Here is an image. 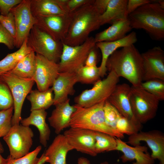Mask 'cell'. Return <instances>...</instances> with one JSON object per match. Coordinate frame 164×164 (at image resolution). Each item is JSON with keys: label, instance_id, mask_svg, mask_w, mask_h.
Returning a JSON list of instances; mask_svg holds the SVG:
<instances>
[{"label": "cell", "instance_id": "6da1fadb", "mask_svg": "<svg viewBox=\"0 0 164 164\" xmlns=\"http://www.w3.org/2000/svg\"><path fill=\"white\" fill-rule=\"evenodd\" d=\"M107 71H114L128 80L132 86H141L143 72L141 54L134 44L114 51L106 63Z\"/></svg>", "mask_w": 164, "mask_h": 164}, {"label": "cell", "instance_id": "7a4b0ae2", "mask_svg": "<svg viewBox=\"0 0 164 164\" xmlns=\"http://www.w3.org/2000/svg\"><path fill=\"white\" fill-rule=\"evenodd\" d=\"M94 2L73 12L71 22L63 43L71 46L80 45L89 37L91 32L99 28L101 15L94 5Z\"/></svg>", "mask_w": 164, "mask_h": 164}, {"label": "cell", "instance_id": "3957f363", "mask_svg": "<svg viewBox=\"0 0 164 164\" xmlns=\"http://www.w3.org/2000/svg\"><path fill=\"white\" fill-rule=\"evenodd\" d=\"M132 29L144 30L153 39H164V9L156 2L142 5L129 14Z\"/></svg>", "mask_w": 164, "mask_h": 164}, {"label": "cell", "instance_id": "277c9868", "mask_svg": "<svg viewBox=\"0 0 164 164\" xmlns=\"http://www.w3.org/2000/svg\"><path fill=\"white\" fill-rule=\"evenodd\" d=\"M105 101L92 106L84 107L75 104L70 127L105 133L121 139L124 135L112 129L105 122L104 106Z\"/></svg>", "mask_w": 164, "mask_h": 164}, {"label": "cell", "instance_id": "5b68a950", "mask_svg": "<svg viewBox=\"0 0 164 164\" xmlns=\"http://www.w3.org/2000/svg\"><path fill=\"white\" fill-rule=\"evenodd\" d=\"M119 77L113 71L109 72L106 78L99 80L90 89L83 91L74 98V102L80 106L87 107L107 100L119 81Z\"/></svg>", "mask_w": 164, "mask_h": 164}, {"label": "cell", "instance_id": "8992f818", "mask_svg": "<svg viewBox=\"0 0 164 164\" xmlns=\"http://www.w3.org/2000/svg\"><path fill=\"white\" fill-rule=\"evenodd\" d=\"M28 46L36 53L58 63L62 53L63 43L54 40L36 25L31 29L27 39Z\"/></svg>", "mask_w": 164, "mask_h": 164}, {"label": "cell", "instance_id": "52a82bcc", "mask_svg": "<svg viewBox=\"0 0 164 164\" xmlns=\"http://www.w3.org/2000/svg\"><path fill=\"white\" fill-rule=\"evenodd\" d=\"M94 38L89 37L82 44L71 46L63 43L62 53L58 63L60 72L75 73L85 62L90 51L96 46Z\"/></svg>", "mask_w": 164, "mask_h": 164}, {"label": "cell", "instance_id": "ba28073f", "mask_svg": "<svg viewBox=\"0 0 164 164\" xmlns=\"http://www.w3.org/2000/svg\"><path fill=\"white\" fill-rule=\"evenodd\" d=\"M131 87L132 110L135 118L142 124L155 117L160 101L141 86Z\"/></svg>", "mask_w": 164, "mask_h": 164}, {"label": "cell", "instance_id": "9c48e42d", "mask_svg": "<svg viewBox=\"0 0 164 164\" xmlns=\"http://www.w3.org/2000/svg\"><path fill=\"white\" fill-rule=\"evenodd\" d=\"M0 76L9 87L13 100L12 125H19L22 119L21 114L24 101L32 91L35 82L32 79L21 78L8 72Z\"/></svg>", "mask_w": 164, "mask_h": 164}, {"label": "cell", "instance_id": "30bf717a", "mask_svg": "<svg viewBox=\"0 0 164 164\" xmlns=\"http://www.w3.org/2000/svg\"><path fill=\"white\" fill-rule=\"evenodd\" d=\"M33 136V132L29 126L21 124L12 126L3 137L9 147L10 156L15 159L28 154L32 145Z\"/></svg>", "mask_w": 164, "mask_h": 164}, {"label": "cell", "instance_id": "8fae6325", "mask_svg": "<svg viewBox=\"0 0 164 164\" xmlns=\"http://www.w3.org/2000/svg\"><path fill=\"white\" fill-rule=\"evenodd\" d=\"M30 4V0H22L10 11L14 15L15 20L16 32L15 46L19 49L27 39L36 23L35 18L31 11Z\"/></svg>", "mask_w": 164, "mask_h": 164}, {"label": "cell", "instance_id": "7c38bea8", "mask_svg": "<svg viewBox=\"0 0 164 164\" xmlns=\"http://www.w3.org/2000/svg\"><path fill=\"white\" fill-rule=\"evenodd\" d=\"M73 12L49 16L35 17L36 25L54 40L62 43L68 32L73 17Z\"/></svg>", "mask_w": 164, "mask_h": 164}, {"label": "cell", "instance_id": "4fadbf2b", "mask_svg": "<svg viewBox=\"0 0 164 164\" xmlns=\"http://www.w3.org/2000/svg\"><path fill=\"white\" fill-rule=\"evenodd\" d=\"M59 73L58 63L36 53L35 70L32 79L36 82L38 90L43 91L50 88Z\"/></svg>", "mask_w": 164, "mask_h": 164}, {"label": "cell", "instance_id": "5bb4252c", "mask_svg": "<svg viewBox=\"0 0 164 164\" xmlns=\"http://www.w3.org/2000/svg\"><path fill=\"white\" fill-rule=\"evenodd\" d=\"M145 142L152 151L151 155L154 160L159 161V164H164V135L160 131L153 130L139 131L129 136L127 143L133 146Z\"/></svg>", "mask_w": 164, "mask_h": 164}, {"label": "cell", "instance_id": "9a60e30c", "mask_svg": "<svg viewBox=\"0 0 164 164\" xmlns=\"http://www.w3.org/2000/svg\"><path fill=\"white\" fill-rule=\"evenodd\" d=\"M143 69L142 81L154 78L164 80V51L155 46L141 54Z\"/></svg>", "mask_w": 164, "mask_h": 164}, {"label": "cell", "instance_id": "2e32d148", "mask_svg": "<svg viewBox=\"0 0 164 164\" xmlns=\"http://www.w3.org/2000/svg\"><path fill=\"white\" fill-rule=\"evenodd\" d=\"M131 87L126 83L117 84L107 100L123 117L140 130L141 124L133 114L130 103Z\"/></svg>", "mask_w": 164, "mask_h": 164}, {"label": "cell", "instance_id": "e0dca14e", "mask_svg": "<svg viewBox=\"0 0 164 164\" xmlns=\"http://www.w3.org/2000/svg\"><path fill=\"white\" fill-rule=\"evenodd\" d=\"M63 135L73 149L93 156L97 155L95 152L94 131L70 127Z\"/></svg>", "mask_w": 164, "mask_h": 164}, {"label": "cell", "instance_id": "ac0fdd59", "mask_svg": "<svg viewBox=\"0 0 164 164\" xmlns=\"http://www.w3.org/2000/svg\"><path fill=\"white\" fill-rule=\"evenodd\" d=\"M116 150L121 151L123 155L120 159L122 162L135 160L128 164H154L155 160L148 152L147 147L141 144L134 146L128 145L119 138H116Z\"/></svg>", "mask_w": 164, "mask_h": 164}, {"label": "cell", "instance_id": "d6986e66", "mask_svg": "<svg viewBox=\"0 0 164 164\" xmlns=\"http://www.w3.org/2000/svg\"><path fill=\"white\" fill-rule=\"evenodd\" d=\"M77 82L75 73H60L52 87L54 93L53 105L66 101L69 98V95L73 94L74 87Z\"/></svg>", "mask_w": 164, "mask_h": 164}, {"label": "cell", "instance_id": "ffe728a7", "mask_svg": "<svg viewBox=\"0 0 164 164\" xmlns=\"http://www.w3.org/2000/svg\"><path fill=\"white\" fill-rule=\"evenodd\" d=\"M137 40L136 33L133 31L123 38L117 40L96 43V46L100 50L102 55L101 63L99 66L101 77H104L106 74V63L110 55L118 48L134 44Z\"/></svg>", "mask_w": 164, "mask_h": 164}, {"label": "cell", "instance_id": "44dd1931", "mask_svg": "<svg viewBox=\"0 0 164 164\" xmlns=\"http://www.w3.org/2000/svg\"><path fill=\"white\" fill-rule=\"evenodd\" d=\"M70 99L57 104L48 118L50 125L57 135L64 129L70 127L71 116L75 110L74 106L70 105Z\"/></svg>", "mask_w": 164, "mask_h": 164}, {"label": "cell", "instance_id": "7402d4cb", "mask_svg": "<svg viewBox=\"0 0 164 164\" xmlns=\"http://www.w3.org/2000/svg\"><path fill=\"white\" fill-rule=\"evenodd\" d=\"M66 1L67 0H30L31 11L34 17L39 16L61 15L70 13L66 7Z\"/></svg>", "mask_w": 164, "mask_h": 164}, {"label": "cell", "instance_id": "603a6c76", "mask_svg": "<svg viewBox=\"0 0 164 164\" xmlns=\"http://www.w3.org/2000/svg\"><path fill=\"white\" fill-rule=\"evenodd\" d=\"M73 148L69 144L63 134H59L44 153L50 164H67V155Z\"/></svg>", "mask_w": 164, "mask_h": 164}, {"label": "cell", "instance_id": "cb8c5ba5", "mask_svg": "<svg viewBox=\"0 0 164 164\" xmlns=\"http://www.w3.org/2000/svg\"><path fill=\"white\" fill-rule=\"evenodd\" d=\"M29 116L22 119L20 121L22 125L36 126L39 132L40 143L44 147L47 146V141L50 136L51 131L48 125L46 122L47 112L44 109L35 110L31 111Z\"/></svg>", "mask_w": 164, "mask_h": 164}, {"label": "cell", "instance_id": "d4e9b609", "mask_svg": "<svg viewBox=\"0 0 164 164\" xmlns=\"http://www.w3.org/2000/svg\"><path fill=\"white\" fill-rule=\"evenodd\" d=\"M128 18L116 21L107 29L97 33L94 37L96 43L111 42L121 39L132 29Z\"/></svg>", "mask_w": 164, "mask_h": 164}, {"label": "cell", "instance_id": "484cf974", "mask_svg": "<svg viewBox=\"0 0 164 164\" xmlns=\"http://www.w3.org/2000/svg\"><path fill=\"white\" fill-rule=\"evenodd\" d=\"M127 0H110L105 12L101 15V26L111 24L119 20L128 18L127 14Z\"/></svg>", "mask_w": 164, "mask_h": 164}, {"label": "cell", "instance_id": "4316f807", "mask_svg": "<svg viewBox=\"0 0 164 164\" xmlns=\"http://www.w3.org/2000/svg\"><path fill=\"white\" fill-rule=\"evenodd\" d=\"M53 89L51 88L41 91L38 90H32L26 97L31 104L30 111L44 109L46 110L53 105Z\"/></svg>", "mask_w": 164, "mask_h": 164}, {"label": "cell", "instance_id": "83f0119b", "mask_svg": "<svg viewBox=\"0 0 164 164\" xmlns=\"http://www.w3.org/2000/svg\"><path fill=\"white\" fill-rule=\"evenodd\" d=\"M35 53L32 50L23 57L13 69L8 72L21 78L32 79L35 70Z\"/></svg>", "mask_w": 164, "mask_h": 164}, {"label": "cell", "instance_id": "f1b7e54d", "mask_svg": "<svg viewBox=\"0 0 164 164\" xmlns=\"http://www.w3.org/2000/svg\"><path fill=\"white\" fill-rule=\"evenodd\" d=\"M32 50L27 45L26 39L18 50L8 53L0 61V76L13 69L19 62Z\"/></svg>", "mask_w": 164, "mask_h": 164}, {"label": "cell", "instance_id": "f546056e", "mask_svg": "<svg viewBox=\"0 0 164 164\" xmlns=\"http://www.w3.org/2000/svg\"><path fill=\"white\" fill-rule=\"evenodd\" d=\"M95 142V152L97 155L105 152L116 150V138L108 134L94 131Z\"/></svg>", "mask_w": 164, "mask_h": 164}, {"label": "cell", "instance_id": "4dcf8cb0", "mask_svg": "<svg viewBox=\"0 0 164 164\" xmlns=\"http://www.w3.org/2000/svg\"><path fill=\"white\" fill-rule=\"evenodd\" d=\"M78 82L85 84H94L100 79V69L97 66H88L85 65L75 73Z\"/></svg>", "mask_w": 164, "mask_h": 164}, {"label": "cell", "instance_id": "1f68e13d", "mask_svg": "<svg viewBox=\"0 0 164 164\" xmlns=\"http://www.w3.org/2000/svg\"><path fill=\"white\" fill-rule=\"evenodd\" d=\"M141 87L160 101L164 100V80L159 78L151 79L142 82Z\"/></svg>", "mask_w": 164, "mask_h": 164}, {"label": "cell", "instance_id": "d6a6232c", "mask_svg": "<svg viewBox=\"0 0 164 164\" xmlns=\"http://www.w3.org/2000/svg\"><path fill=\"white\" fill-rule=\"evenodd\" d=\"M103 109L106 123L113 130L118 132L116 129V125L117 121L122 115L107 100L104 102Z\"/></svg>", "mask_w": 164, "mask_h": 164}, {"label": "cell", "instance_id": "836d02e7", "mask_svg": "<svg viewBox=\"0 0 164 164\" xmlns=\"http://www.w3.org/2000/svg\"><path fill=\"white\" fill-rule=\"evenodd\" d=\"M14 102L10 89L0 76V111L13 107Z\"/></svg>", "mask_w": 164, "mask_h": 164}, {"label": "cell", "instance_id": "e575fe53", "mask_svg": "<svg viewBox=\"0 0 164 164\" xmlns=\"http://www.w3.org/2000/svg\"><path fill=\"white\" fill-rule=\"evenodd\" d=\"M13 111L14 107L0 111V138L6 135L11 128Z\"/></svg>", "mask_w": 164, "mask_h": 164}, {"label": "cell", "instance_id": "d590c367", "mask_svg": "<svg viewBox=\"0 0 164 164\" xmlns=\"http://www.w3.org/2000/svg\"><path fill=\"white\" fill-rule=\"evenodd\" d=\"M41 149L42 146L39 145L34 150L18 159H12L9 155L7 164H37L39 159L37 156Z\"/></svg>", "mask_w": 164, "mask_h": 164}, {"label": "cell", "instance_id": "8d00e7d4", "mask_svg": "<svg viewBox=\"0 0 164 164\" xmlns=\"http://www.w3.org/2000/svg\"><path fill=\"white\" fill-rule=\"evenodd\" d=\"M116 128L120 133L129 136L135 134L140 130L133 123L122 116L117 121Z\"/></svg>", "mask_w": 164, "mask_h": 164}, {"label": "cell", "instance_id": "74e56055", "mask_svg": "<svg viewBox=\"0 0 164 164\" xmlns=\"http://www.w3.org/2000/svg\"><path fill=\"white\" fill-rule=\"evenodd\" d=\"M0 23L14 40L16 36V25L15 17L12 13L10 12L6 16L0 15Z\"/></svg>", "mask_w": 164, "mask_h": 164}, {"label": "cell", "instance_id": "f35d334b", "mask_svg": "<svg viewBox=\"0 0 164 164\" xmlns=\"http://www.w3.org/2000/svg\"><path fill=\"white\" fill-rule=\"evenodd\" d=\"M0 43L4 44L9 50L15 47L14 38L0 23Z\"/></svg>", "mask_w": 164, "mask_h": 164}, {"label": "cell", "instance_id": "ab89813d", "mask_svg": "<svg viewBox=\"0 0 164 164\" xmlns=\"http://www.w3.org/2000/svg\"><path fill=\"white\" fill-rule=\"evenodd\" d=\"M22 0H0V10L1 15H7L11 10L20 4Z\"/></svg>", "mask_w": 164, "mask_h": 164}, {"label": "cell", "instance_id": "60d3db41", "mask_svg": "<svg viewBox=\"0 0 164 164\" xmlns=\"http://www.w3.org/2000/svg\"><path fill=\"white\" fill-rule=\"evenodd\" d=\"M94 0H67L66 6L68 12H72L84 5L93 3Z\"/></svg>", "mask_w": 164, "mask_h": 164}, {"label": "cell", "instance_id": "b9f144b4", "mask_svg": "<svg viewBox=\"0 0 164 164\" xmlns=\"http://www.w3.org/2000/svg\"><path fill=\"white\" fill-rule=\"evenodd\" d=\"M152 2L149 0H129L127 6V14L128 15L141 6Z\"/></svg>", "mask_w": 164, "mask_h": 164}, {"label": "cell", "instance_id": "7bdbcfd3", "mask_svg": "<svg viewBox=\"0 0 164 164\" xmlns=\"http://www.w3.org/2000/svg\"><path fill=\"white\" fill-rule=\"evenodd\" d=\"M96 48L95 46L89 52L85 62V65L88 66H97L98 57Z\"/></svg>", "mask_w": 164, "mask_h": 164}, {"label": "cell", "instance_id": "ee69618b", "mask_svg": "<svg viewBox=\"0 0 164 164\" xmlns=\"http://www.w3.org/2000/svg\"><path fill=\"white\" fill-rule=\"evenodd\" d=\"M110 0H95L94 5L101 15L106 11Z\"/></svg>", "mask_w": 164, "mask_h": 164}, {"label": "cell", "instance_id": "f6af8a7d", "mask_svg": "<svg viewBox=\"0 0 164 164\" xmlns=\"http://www.w3.org/2000/svg\"><path fill=\"white\" fill-rule=\"evenodd\" d=\"M77 164H91L90 161L87 158L82 157H79L77 160Z\"/></svg>", "mask_w": 164, "mask_h": 164}, {"label": "cell", "instance_id": "bcb514c9", "mask_svg": "<svg viewBox=\"0 0 164 164\" xmlns=\"http://www.w3.org/2000/svg\"><path fill=\"white\" fill-rule=\"evenodd\" d=\"M47 160V158L45 156L44 153H43L39 158V160L37 164H44L46 162Z\"/></svg>", "mask_w": 164, "mask_h": 164}, {"label": "cell", "instance_id": "7dc6e473", "mask_svg": "<svg viewBox=\"0 0 164 164\" xmlns=\"http://www.w3.org/2000/svg\"><path fill=\"white\" fill-rule=\"evenodd\" d=\"M9 160L8 157L7 159H5L0 154V164H7Z\"/></svg>", "mask_w": 164, "mask_h": 164}, {"label": "cell", "instance_id": "c3c4849f", "mask_svg": "<svg viewBox=\"0 0 164 164\" xmlns=\"http://www.w3.org/2000/svg\"><path fill=\"white\" fill-rule=\"evenodd\" d=\"M157 2L158 3L162 9H164V0H158Z\"/></svg>", "mask_w": 164, "mask_h": 164}, {"label": "cell", "instance_id": "681fc988", "mask_svg": "<svg viewBox=\"0 0 164 164\" xmlns=\"http://www.w3.org/2000/svg\"><path fill=\"white\" fill-rule=\"evenodd\" d=\"M4 151V149L2 145L0 142V154L3 153Z\"/></svg>", "mask_w": 164, "mask_h": 164}, {"label": "cell", "instance_id": "f907efd6", "mask_svg": "<svg viewBox=\"0 0 164 164\" xmlns=\"http://www.w3.org/2000/svg\"><path fill=\"white\" fill-rule=\"evenodd\" d=\"M100 164H109V163L107 161H104L102 162Z\"/></svg>", "mask_w": 164, "mask_h": 164}, {"label": "cell", "instance_id": "816d5d0a", "mask_svg": "<svg viewBox=\"0 0 164 164\" xmlns=\"http://www.w3.org/2000/svg\"><path fill=\"white\" fill-rule=\"evenodd\" d=\"M113 164H119V163H114Z\"/></svg>", "mask_w": 164, "mask_h": 164}, {"label": "cell", "instance_id": "f5cc1de1", "mask_svg": "<svg viewBox=\"0 0 164 164\" xmlns=\"http://www.w3.org/2000/svg\"></svg>", "mask_w": 164, "mask_h": 164}]
</instances>
